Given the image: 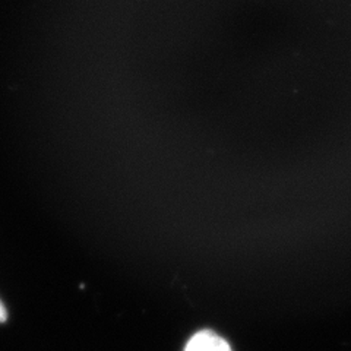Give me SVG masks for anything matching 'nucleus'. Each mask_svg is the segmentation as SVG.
Returning a JSON list of instances; mask_svg holds the SVG:
<instances>
[{"label": "nucleus", "instance_id": "2", "mask_svg": "<svg viewBox=\"0 0 351 351\" xmlns=\"http://www.w3.org/2000/svg\"><path fill=\"white\" fill-rule=\"evenodd\" d=\"M6 317H8L6 307H5V304L2 303V300H0V322H5Z\"/></svg>", "mask_w": 351, "mask_h": 351}, {"label": "nucleus", "instance_id": "1", "mask_svg": "<svg viewBox=\"0 0 351 351\" xmlns=\"http://www.w3.org/2000/svg\"><path fill=\"white\" fill-rule=\"evenodd\" d=\"M184 351H233L224 338L211 332L201 331L193 335Z\"/></svg>", "mask_w": 351, "mask_h": 351}]
</instances>
